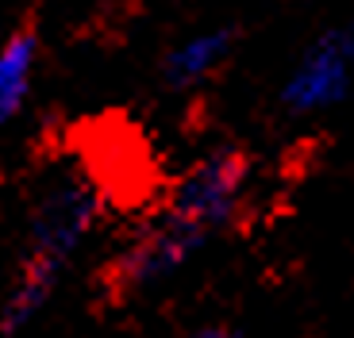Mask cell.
<instances>
[{
    "label": "cell",
    "mask_w": 354,
    "mask_h": 338,
    "mask_svg": "<svg viewBox=\"0 0 354 338\" xmlns=\"http://www.w3.org/2000/svg\"><path fill=\"white\" fill-rule=\"evenodd\" d=\"M97 192L81 177H62L46 188L31 215V239H27L19 277L0 304V335L24 330L50 304L66 266L97 223Z\"/></svg>",
    "instance_id": "cell-1"
},
{
    "label": "cell",
    "mask_w": 354,
    "mask_h": 338,
    "mask_svg": "<svg viewBox=\"0 0 354 338\" xmlns=\"http://www.w3.org/2000/svg\"><path fill=\"white\" fill-rule=\"evenodd\" d=\"M204 242H208V235H201L185 219H177L169 208H162L158 215H151V219H142L135 227L131 239L112 258V266H108V292L124 300L131 292L162 285L166 277H174L193 258Z\"/></svg>",
    "instance_id": "cell-2"
},
{
    "label": "cell",
    "mask_w": 354,
    "mask_h": 338,
    "mask_svg": "<svg viewBox=\"0 0 354 338\" xmlns=\"http://www.w3.org/2000/svg\"><path fill=\"white\" fill-rule=\"evenodd\" d=\"M250 181V154L239 146H220V150L204 154L185 177L177 181L169 196V212L185 219L201 235L212 239L216 231L231 227L243 208V192Z\"/></svg>",
    "instance_id": "cell-3"
},
{
    "label": "cell",
    "mask_w": 354,
    "mask_h": 338,
    "mask_svg": "<svg viewBox=\"0 0 354 338\" xmlns=\"http://www.w3.org/2000/svg\"><path fill=\"white\" fill-rule=\"evenodd\" d=\"M354 81V27H331L304 50L281 89L289 116H312L339 104Z\"/></svg>",
    "instance_id": "cell-4"
},
{
    "label": "cell",
    "mask_w": 354,
    "mask_h": 338,
    "mask_svg": "<svg viewBox=\"0 0 354 338\" xmlns=\"http://www.w3.org/2000/svg\"><path fill=\"white\" fill-rule=\"evenodd\" d=\"M231 54H235V31L212 27V31H201V35L177 43L162 62V77H166L169 89H193L212 73H220Z\"/></svg>",
    "instance_id": "cell-5"
},
{
    "label": "cell",
    "mask_w": 354,
    "mask_h": 338,
    "mask_svg": "<svg viewBox=\"0 0 354 338\" xmlns=\"http://www.w3.org/2000/svg\"><path fill=\"white\" fill-rule=\"evenodd\" d=\"M39 31L35 23L16 27L4 43H0V127L24 112L31 85H35V70H39Z\"/></svg>",
    "instance_id": "cell-6"
},
{
    "label": "cell",
    "mask_w": 354,
    "mask_h": 338,
    "mask_svg": "<svg viewBox=\"0 0 354 338\" xmlns=\"http://www.w3.org/2000/svg\"><path fill=\"white\" fill-rule=\"evenodd\" d=\"M193 338H243L235 327H201Z\"/></svg>",
    "instance_id": "cell-7"
}]
</instances>
